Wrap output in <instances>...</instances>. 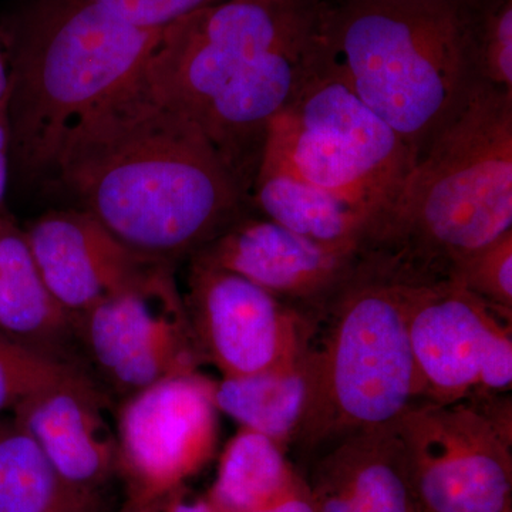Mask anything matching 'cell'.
<instances>
[{
  "label": "cell",
  "mask_w": 512,
  "mask_h": 512,
  "mask_svg": "<svg viewBox=\"0 0 512 512\" xmlns=\"http://www.w3.org/2000/svg\"><path fill=\"white\" fill-rule=\"evenodd\" d=\"M10 39L6 26H0V103L8 99L10 87Z\"/></svg>",
  "instance_id": "83f0119b"
},
{
  "label": "cell",
  "mask_w": 512,
  "mask_h": 512,
  "mask_svg": "<svg viewBox=\"0 0 512 512\" xmlns=\"http://www.w3.org/2000/svg\"><path fill=\"white\" fill-rule=\"evenodd\" d=\"M76 330L86 362L124 399L204 363L171 265L94 305Z\"/></svg>",
  "instance_id": "9c48e42d"
},
{
  "label": "cell",
  "mask_w": 512,
  "mask_h": 512,
  "mask_svg": "<svg viewBox=\"0 0 512 512\" xmlns=\"http://www.w3.org/2000/svg\"><path fill=\"white\" fill-rule=\"evenodd\" d=\"M109 402L100 384L82 375L32 394L12 417L67 483L99 491L117 467V433L104 416Z\"/></svg>",
  "instance_id": "9a60e30c"
},
{
  "label": "cell",
  "mask_w": 512,
  "mask_h": 512,
  "mask_svg": "<svg viewBox=\"0 0 512 512\" xmlns=\"http://www.w3.org/2000/svg\"><path fill=\"white\" fill-rule=\"evenodd\" d=\"M507 393L419 402L397 421L423 512H505L512 507V412Z\"/></svg>",
  "instance_id": "ba28073f"
},
{
  "label": "cell",
  "mask_w": 512,
  "mask_h": 512,
  "mask_svg": "<svg viewBox=\"0 0 512 512\" xmlns=\"http://www.w3.org/2000/svg\"><path fill=\"white\" fill-rule=\"evenodd\" d=\"M491 0H322L333 69L414 163L485 86L480 47Z\"/></svg>",
  "instance_id": "3957f363"
},
{
  "label": "cell",
  "mask_w": 512,
  "mask_h": 512,
  "mask_svg": "<svg viewBox=\"0 0 512 512\" xmlns=\"http://www.w3.org/2000/svg\"><path fill=\"white\" fill-rule=\"evenodd\" d=\"M126 512H157V504H151V505L130 504V507H128V511H126Z\"/></svg>",
  "instance_id": "f546056e"
},
{
  "label": "cell",
  "mask_w": 512,
  "mask_h": 512,
  "mask_svg": "<svg viewBox=\"0 0 512 512\" xmlns=\"http://www.w3.org/2000/svg\"><path fill=\"white\" fill-rule=\"evenodd\" d=\"M505 512H512V507H511V508H508V510H507V511H505Z\"/></svg>",
  "instance_id": "4dcf8cb0"
},
{
  "label": "cell",
  "mask_w": 512,
  "mask_h": 512,
  "mask_svg": "<svg viewBox=\"0 0 512 512\" xmlns=\"http://www.w3.org/2000/svg\"><path fill=\"white\" fill-rule=\"evenodd\" d=\"M82 375L89 373L82 367L39 355L0 335V416L13 412L32 394Z\"/></svg>",
  "instance_id": "7402d4cb"
},
{
  "label": "cell",
  "mask_w": 512,
  "mask_h": 512,
  "mask_svg": "<svg viewBox=\"0 0 512 512\" xmlns=\"http://www.w3.org/2000/svg\"><path fill=\"white\" fill-rule=\"evenodd\" d=\"M188 316L204 362L222 377L301 365L308 316L237 274L191 258Z\"/></svg>",
  "instance_id": "7c38bea8"
},
{
  "label": "cell",
  "mask_w": 512,
  "mask_h": 512,
  "mask_svg": "<svg viewBox=\"0 0 512 512\" xmlns=\"http://www.w3.org/2000/svg\"><path fill=\"white\" fill-rule=\"evenodd\" d=\"M448 282L512 316V229L458 261Z\"/></svg>",
  "instance_id": "603a6c76"
},
{
  "label": "cell",
  "mask_w": 512,
  "mask_h": 512,
  "mask_svg": "<svg viewBox=\"0 0 512 512\" xmlns=\"http://www.w3.org/2000/svg\"><path fill=\"white\" fill-rule=\"evenodd\" d=\"M421 402L446 404L512 386V316L451 282L413 286L407 313Z\"/></svg>",
  "instance_id": "30bf717a"
},
{
  "label": "cell",
  "mask_w": 512,
  "mask_h": 512,
  "mask_svg": "<svg viewBox=\"0 0 512 512\" xmlns=\"http://www.w3.org/2000/svg\"><path fill=\"white\" fill-rule=\"evenodd\" d=\"M412 288L356 258L339 288L308 316L305 404L289 444L303 456L397 423L421 402L407 329Z\"/></svg>",
  "instance_id": "277c9868"
},
{
  "label": "cell",
  "mask_w": 512,
  "mask_h": 512,
  "mask_svg": "<svg viewBox=\"0 0 512 512\" xmlns=\"http://www.w3.org/2000/svg\"><path fill=\"white\" fill-rule=\"evenodd\" d=\"M305 485L284 447L241 427L222 451L208 500L218 512H251L278 503Z\"/></svg>",
  "instance_id": "d6986e66"
},
{
  "label": "cell",
  "mask_w": 512,
  "mask_h": 512,
  "mask_svg": "<svg viewBox=\"0 0 512 512\" xmlns=\"http://www.w3.org/2000/svg\"><path fill=\"white\" fill-rule=\"evenodd\" d=\"M191 258L242 276L311 316L348 276L356 254L316 244L247 211Z\"/></svg>",
  "instance_id": "4fadbf2b"
},
{
  "label": "cell",
  "mask_w": 512,
  "mask_h": 512,
  "mask_svg": "<svg viewBox=\"0 0 512 512\" xmlns=\"http://www.w3.org/2000/svg\"><path fill=\"white\" fill-rule=\"evenodd\" d=\"M9 178V121L8 99H6L0 103V207H2L3 201H5Z\"/></svg>",
  "instance_id": "484cf974"
},
{
  "label": "cell",
  "mask_w": 512,
  "mask_h": 512,
  "mask_svg": "<svg viewBox=\"0 0 512 512\" xmlns=\"http://www.w3.org/2000/svg\"><path fill=\"white\" fill-rule=\"evenodd\" d=\"M261 165L333 192L372 218L414 161L326 55L295 100L271 121Z\"/></svg>",
  "instance_id": "8992f818"
},
{
  "label": "cell",
  "mask_w": 512,
  "mask_h": 512,
  "mask_svg": "<svg viewBox=\"0 0 512 512\" xmlns=\"http://www.w3.org/2000/svg\"><path fill=\"white\" fill-rule=\"evenodd\" d=\"M215 382L200 372L151 384L124 399L117 420V467L131 504L175 493L214 457L218 443Z\"/></svg>",
  "instance_id": "8fae6325"
},
{
  "label": "cell",
  "mask_w": 512,
  "mask_h": 512,
  "mask_svg": "<svg viewBox=\"0 0 512 512\" xmlns=\"http://www.w3.org/2000/svg\"><path fill=\"white\" fill-rule=\"evenodd\" d=\"M251 512H315V508L309 497L308 487L305 485L302 490L296 491L284 500Z\"/></svg>",
  "instance_id": "4316f807"
},
{
  "label": "cell",
  "mask_w": 512,
  "mask_h": 512,
  "mask_svg": "<svg viewBox=\"0 0 512 512\" xmlns=\"http://www.w3.org/2000/svg\"><path fill=\"white\" fill-rule=\"evenodd\" d=\"M511 229L512 90L485 84L367 222L356 258L399 284L436 285Z\"/></svg>",
  "instance_id": "7a4b0ae2"
},
{
  "label": "cell",
  "mask_w": 512,
  "mask_h": 512,
  "mask_svg": "<svg viewBox=\"0 0 512 512\" xmlns=\"http://www.w3.org/2000/svg\"><path fill=\"white\" fill-rule=\"evenodd\" d=\"M168 497H170V501H168L165 512H218L208 497L198 498V500H188L183 495L174 497L173 494H170Z\"/></svg>",
  "instance_id": "f1b7e54d"
},
{
  "label": "cell",
  "mask_w": 512,
  "mask_h": 512,
  "mask_svg": "<svg viewBox=\"0 0 512 512\" xmlns=\"http://www.w3.org/2000/svg\"><path fill=\"white\" fill-rule=\"evenodd\" d=\"M25 237L46 285L74 322L103 299L171 265L128 248L77 208L43 215Z\"/></svg>",
  "instance_id": "5bb4252c"
},
{
  "label": "cell",
  "mask_w": 512,
  "mask_h": 512,
  "mask_svg": "<svg viewBox=\"0 0 512 512\" xmlns=\"http://www.w3.org/2000/svg\"><path fill=\"white\" fill-rule=\"evenodd\" d=\"M99 491L67 483L32 437L0 419V512H100Z\"/></svg>",
  "instance_id": "ffe728a7"
},
{
  "label": "cell",
  "mask_w": 512,
  "mask_h": 512,
  "mask_svg": "<svg viewBox=\"0 0 512 512\" xmlns=\"http://www.w3.org/2000/svg\"><path fill=\"white\" fill-rule=\"evenodd\" d=\"M305 483L315 512H423L397 423L326 448Z\"/></svg>",
  "instance_id": "2e32d148"
},
{
  "label": "cell",
  "mask_w": 512,
  "mask_h": 512,
  "mask_svg": "<svg viewBox=\"0 0 512 512\" xmlns=\"http://www.w3.org/2000/svg\"><path fill=\"white\" fill-rule=\"evenodd\" d=\"M248 205L303 238L353 254L370 220L333 192L269 165L259 167Z\"/></svg>",
  "instance_id": "ac0fdd59"
},
{
  "label": "cell",
  "mask_w": 512,
  "mask_h": 512,
  "mask_svg": "<svg viewBox=\"0 0 512 512\" xmlns=\"http://www.w3.org/2000/svg\"><path fill=\"white\" fill-rule=\"evenodd\" d=\"M484 82L512 90V0H491L480 47Z\"/></svg>",
  "instance_id": "cb8c5ba5"
},
{
  "label": "cell",
  "mask_w": 512,
  "mask_h": 512,
  "mask_svg": "<svg viewBox=\"0 0 512 512\" xmlns=\"http://www.w3.org/2000/svg\"><path fill=\"white\" fill-rule=\"evenodd\" d=\"M50 177L128 248L170 264L249 208L202 128L136 77L70 128Z\"/></svg>",
  "instance_id": "6da1fadb"
},
{
  "label": "cell",
  "mask_w": 512,
  "mask_h": 512,
  "mask_svg": "<svg viewBox=\"0 0 512 512\" xmlns=\"http://www.w3.org/2000/svg\"><path fill=\"white\" fill-rule=\"evenodd\" d=\"M302 365L215 382L218 412L288 450L305 404Z\"/></svg>",
  "instance_id": "44dd1931"
},
{
  "label": "cell",
  "mask_w": 512,
  "mask_h": 512,
  "mask_svg": "<svg viewBox=\"0 0 512 512\" xmlns=\"http://www.w3.org/2000/svg\"><path fill=\"white\" fill-rule=\"evenodd\" d=\"M10 39V173L52 175L64 137L143 69L161 30L136 28L90 0H36Z\"/></svg>",
  "instance_id": "5b68a950"
},
{
  "label": "cell",
  "mask_w": 512,
  "mask_h": 512,
  "mask_svg": "<svg viewBox=\"0 0 512 512\" xmlns=\"http://www.w3.org/2000/svg\"><path fill=\"white\" fill-rule=\"evenodd\" d=\"M0 335L39 355L86 370L76 322L46 285L30 252L25 231L3 217H0Z\"/></svg>",
  "instance_id": "e0dca14e"
},
{
  "label": "cell",
  "mask_w": 512,
  "mask_h": 512,
  "mask_svg": "<svg viewBox=\"0 0 512 512\" xmlns=\"http://www.w3.org/2000/svg\"><path fill=\"white\" fill-rule=\"evenodd\" d=\"M117 18L146 30H163L222 0H90Z\"/></svg>",
  "instance_id": "d4e9b609"
},
{
  "label": "cell",
  "mask_w": 512,
  "mask_h": 512,
  "mask_svg": "<svg viewBox=\"0 0 512 512\" xmlns=\"http://www.w3.org/2000/svg\"><path fill=\"white\" fill-rule=\"evenodd\" d=\"M322 19V0H222L161 30L136 82L195 121L266 57L318 37Z\"/></svg>",
  "instance_id": "52a82bcc"
}]
</instances>
